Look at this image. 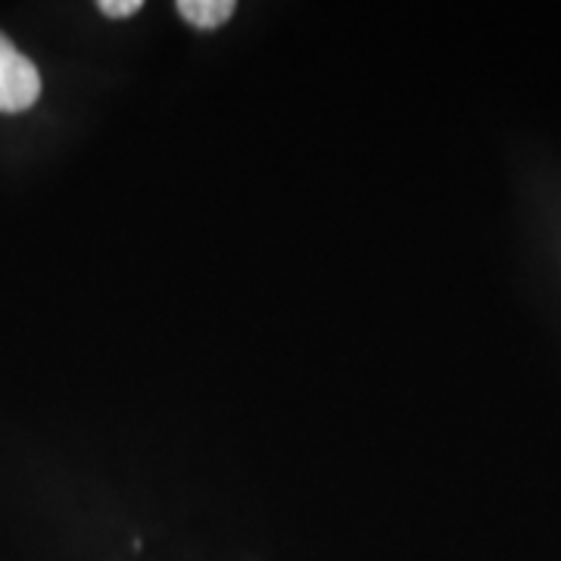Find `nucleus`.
Returning a JSON list of instances; mask_svg holds the SVG:
<instances>
[{"mask_svg": "<svg viewBox=\"0 0 561 561\" xmlns=\"http://www.w3.org/2000/svg\"><path fill=\"white\" fill-rule=\"evenodd\" d=\"M175 10L181 13V20L191 22L194 28H219L234 16L238 7L231 0H179Z\"/></svg>", "mask_w": 561, "mask_h": 561, "instance_id": "2", "label": "nucleus"}, {"mask_svg": "<svg viewBox=\"0 0 561 561\" xmlns=\"http://www.w3.org/2000/svg\"><path fill=\"white\" fill-rule=\"evenodd\" d=\"M41 98V72L0 32V113H25Z\"/></svg>", "mask_w": 561, "mask_h": 561, "instance_id": "1", "label": "nucleus"}, {"mask_svg": "<svg viewBox=\"0 0 561 561\" xmlns=\"http://www.w3.org/2000/svg\"><path fill=\"white\" fill-rule=\"evenodd\" d=\"M98 10H101L103 16H110V20H128V16H135V13L144 10V3L140 0H101Z\"/></svg>", "mask_w": 561, "mask_h": 561, "instance_id": "3", "label": "nucleus"}]
</instances>
